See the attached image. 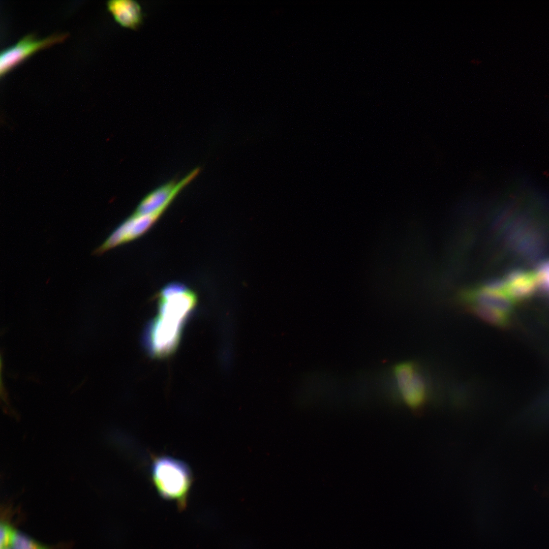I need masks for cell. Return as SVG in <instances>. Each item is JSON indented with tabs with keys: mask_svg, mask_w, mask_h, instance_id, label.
Returning <instances> with one entry per match:
<instances>
[{
	"mask_svg": "<svg viewBox=\"0 0 549 549\" xmlns=\"http://www.w3.org/2000/svg\"><path fill=\"white\" fill-rule=\"evenodd\" d=\"M151 460L150 477L159 495L175 502L179 510H184L193 481L190 467L168 455H152Z\"/></svg>",
	"mask_w": 549,
	"mask_h": 549,
	"instance_id": "1",
	"label": "cell"
},
{
	"mask_svg": "<svg viewBox=\"0 0 549 549\" xmlns=\"http://www.w3.org/2000/svg\"><path fill=\"white\" fill-rule=\"evenodd\" d=\"M500 229L506 246L517 256L526 260L539 258L544 252L547 239L545 233L528 220L507 218Z\"/></svg>",
	"mask_w": 549,
	"mask_h": 549,
	"instance_id": "2",
	"label": "cell"
},
{
	"mask_svg": "<svg viewBox=\"0 0 549 549\" xmlns=\"http://www.w3.org/2000/svg\"><path fill=\"white\" fill-rule=\"evenodd\" d=\"M393 373L399 391L411 408H420L427 399L429 384L418 364L407 361L396 364Z\"/></svg>",
	"mask_w": 549,
	"mask_h": 549,
	"instance_id": "3",
	"label": "cell"
},
{
	"mask_svg": "<svg viewBox=\"0 0 549 549\" xmlns=\"http://www.w3.org/2000/svg\"><path fill=\"white\" fill-rule=\"evenodd\" d=\"M162 214L158 212L142 216L131 215L93 251L92 255L100 256L111 249L138 238L147 231Z\"/></svg>",
	"mask_w": 549,
	"mask_h": 549,
	"instance_id": "4",
	"label": "cell"
},
{
	"mask_svg": "<svg viewBox=\"0 0 549 549\" xmlns=\"http://www.w3.org/2000/svg\"><path fill=\"white\" fill-rule=\"evenodd\" d=\"M66 33L55 34L38 39L28 34L15 44L4 49L0 55V75H4L14 67L37 51L63 41L68 37Z\"/></svg>",
	"mask_w": 549,
	"mask_h": 549,
	"instance_id": "5",
	"label": "cell"
},
{
	"mask_svg": "<svg viewBox=\"0 0 549 549\" xmlns=\"http://www.w3.org/2000/svg\"><path fill=\"white\" fill-rule=\"evenodd\" d=\"M200 170V168H196L179 182L171 181L151 191L142 200L133 215L163 213L178 193L198 174Z\"/></svg>",
	"mask_w": 549,
	"mask_h": 549,
	"instance_id": "6",
	"label": "cell"
},
{
	"mask_svg": "<svg viewBox=\"0 0 549 549\" xmlns=\"http://www.w3.org/2000/svg\"><path fill=\"white\" fill-rule=\"evenodd\" d=\"M503 279L505 287L503 293L515 304L528 300L539 289L537 271L514 269L508 272Z\"/></svg>",
	"mask_w": 549,
	"mask_h": 549,
	"instance_id": "7",
	"label": "cell"
},
{
	"mask_svg": "<svg viewBox=\"0 0 549 549\" xmlns=\"http://www.w3.org/2000/svg\"><path fill=\"white\" fill-rule=\"evenodd\" d=\"M460 302L490 307L509 315L512 313L515 304L508 297L502 292L493 291L482 288L465 289L458 296Z\"/></svg>",
	"mask_w": 549,
	"mask_h": 549,
	"instance_id": "8",
	"label": "cell"
},
{
	"mask_svg": "<svg viewBox=\"0 0 549 549\" xmlns=\"http://www.w3.org/2000/svg\"><path fill=\"white\" fill-rule=\"evenodd\" d=\"M107 7L115 20L121 25L135 28L142 20L140 5L133 0H112L107 2Z\"/></svg>",
	"mask_w": 549,
	"mask_h": 549,
	"instance_id": "9",
	"label": "cell"
},
{
	"mask_svg": "<svg viewBox=\"0 0 549 549\" xmlns=\"http://www.w3.org/2000/svg\"><path fill=\"white\" fill-rule=\"evenodd\" d=\"M464 312L500 328H506L510 324V315L490 307L476 304L466 305Z\"/></svg>",
	"mask_w": 549,
	"mask_h": 549,
	"instance_id": "10",
	"label": "cell"
},
{
	"mask_svg": "<svg viewBox=\"0 0 549 549\" xmlns=\"http://www.w3.org/2000/svg\"><path fill=\"white\" fill-rule=\"evenodd\" d=\"M10 547L12 549H50L20 532L15 531Z\"/></svg>",
	"mask_w": 549,
	"mask_h": 549,
	"instance_id": "11",
	"label": "cell"
},
{
	"mask_svg": "<svg viewBox=\"0 0 549 549\" xmlns=\"http://www.w3.org/2000/svg\"><path fill=\"white\" fill-rule=\"evenodd\" d=\"M539 278V289L549 298V260L540 264L537 271Z\"/></svg>",
	"mask_w": 549,
	"mask_h": 549,
	"instance_id": "12",
	"label": "cell"
},
{
	"mask_svg": "<svg viewBox=\"0 0 549 549\" xmlns=\"http://www.w3.org/2000/svg\"><path fill=\"white\" fill-rule=\"evenodd\" d=\"M11 526L6 522H2L0 525V545L1 549L9 547L15 532Z\"/></svg>",
	"mask_w": 549,
	"mask_h": 549,
	"instance_id": "13",
	"label": "cell"
},
{
	"mask_svg": "<svg viewBox=\"0 0 549 549\" xmlns=\"http://www.w3.org/2000/svg\"><path fill=\"white\" fill-rule=\"evenodd\" d=\"M4 549H12V548L11 547H9L5 548H4Z\"/></svg>",
	"mask_w": 549,
	"mask_h": 549,
	"instance_id": "14",
	"label": "cell"
}]
</instances>
